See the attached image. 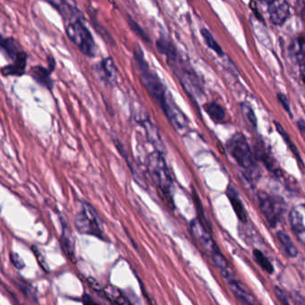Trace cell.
Masks as SVG:
<instances>
[{"label":"cell","instance_id":"obj_2","mask_svg":"<svg viewBox=\"0 0 305 305\" xmlns=\"http://www.w3.org/2000/svg\"><path fill=\"white\" fill-rule=\"evenodd\" d=\"M156 47L158 52L166 57V63L180 81L187 94L192 98L201 97L204 89L200 80L191 65L182 57L173 42L166 36H161L156 42Z\"/></svg>","mask_w":305,"mask_h":305},{"label":"cell","instance_id":"obj_8","mask_svg":"<svg viewBox=\"0 0 305 305\" xmlns=\"http://www.w3.org/2000/svg\"><path fill=\"white\" fill-rule=\"evenodd\" d=\"M0 48L8 60L11 62V65L19 70H26L28 55L15 39L13 37H2Z\"/></svg>","mask_w":305,"mask_h":305},{"label":"cell","instance_id":"obj_19","mask_svg":"<svg viewBox=\"0 0 305 305\" xmlns=\"http://www.w3.org/2000/svg\"><path fill=\"white\" fill-rule=\"evenodd\" d=\"M62 246L64 252L72 260H76V246L75 238L69 229L67 225L63 224V233H62Z\"/></svg>","mask_w":305,"mask_h":305},{"label":"cell","instance_id":"obj_14","mask_svg":"<svg viewBox=\"0 0 305 305\" xmlns=\"http://www.w3.org/2000/svg\"><path fill=\"white\" fill-rule=\"evenodd\" d=\"M226 194L229 200L230 204L232 205V208L234 210V213L238 216V219L242 223H247L248 221V214L246 212L244 204L241 200V197L239 195L236 188L234 185H229L226 188Z\"/></svg>","mask_w":305,"mask_h":305},{"label":"cell","instance_id":"obj_32","mask_svg":"<svg viewBox=\"0 0 305 305\" xmlns=\"http://www.w3.org/2000/svg\"><path fill=\"white\" fill-rule=\"evenodd\" d=\"M88 281H89V284L91 285V287H92L93 289H95L96 291H102L100 290V286L98 285V283L94 279H91V278H90V279H88ZM102 292H103V291H102Z\"/></svg>","mask_w":305,"mask_h":305},{"label":"cell","instance_id":"obj_30","mask_svg":"<svg viewBox=\"0 0 305 305\" xmlns=\"http://www.w3.org/2000/svg\"><path fill=\"white\" fill-rule=\"evenodd\" d=\"M278 98H279V101L280 102V104L283 106V108L285 109L286 112L288 114H290V116H292L289 100L287 99L286 96L283 94V93H279V94H278Z\"/></svg>","mask_w":305,"mask_h":305},{"label":"cell","instance_id":"obj_6","mask_svg":"<svg viewBox=\"0 0 305 305\" xmlns=\"http://www.w3.org/2000/svg\"><path fill=\"white\" fill-rule=\"evenodd\" d=\"M75 224L76 229L81 234L102 238L103 233L99 216L89 202L83 201L82 210L76 215Z\"/></svg>","mask_w":305,"mask_h":305},{"label":"cell","instance_id":"obj_25","mask_svg":"<svg viewBox=\"0 0 305 305\" xmlns=\"http://www.w3.org/2000/svg\"><path fill=\"white\" fill-rule=\"evenodd\" d=\"M242 113L244 114L245 118L248 120L249 123L252 124V126L256 128L257 117L253 112V109L247 104V103H241Z\"/></svg>","mask_w":305,"mask_h":305},{"label":"cell","instance_id":"obj_18","mask_svg":"<svg viewBox=\"0 0 305 305\" xmlns=\"http://www.w3.org/2000/svg\"><path fill=\"white\" fill-rule=\"evenodd\" d=\"M291 228L296 236L300 238L305 234L304 217L298 208H294L289 214Z\"/></svg>","mask_w":305,"mask_h":305},{"label":"cell","instance_id":"obj_15","mask_svg":"<svg viewBox=\"0 0 305 305\" xmlns=\"http://www.w3.org/2000/svg\"><path fill=\"white\" fill-rule=\"evenodd\" d=\"M254 155L257 159H260L261 162L263 163L264 166L267 167V170H269L272 173L276 175L277 177H280L282 174L280 171L279 166L275 161V159L272 158V155L269 152H267L266 148L262 143H256L255 148H254Z\"/></svg>","mask_w":305,"mask_h":305},{"label":"cell","instance_id":"obj_31","mask_svg":"<svg viewBox=\"0 0 305 305\" xmlns=\"http://www.w3.org/2000/svg\"><path fill=\"white\" fill-rule=\"evenodd\" d=\"M82 301L83 305H99L98 302L95 301L94 299L91 297L90 294H84L82 297Z\"/></svg>","mask_w":305,"mask_h":305},{"label":"cell","instance_id":"obj_23","mask_svg":"<svg viewBox=\"0 0 305 305\" xmlns=\"http://www.w3.org/2000/svg\"><path fill=\"white\" fill-rule=\"evenodd\" d=\"M253 258L256 261L257 264L260 266L264 272L267 274H273L275 272V268L270 260L267 259V257L259 249H254L253 252Z\"/></svg>","mask_w":305,"mask_h":305},{"label":"cell","instance_id":"obj_24","mask_svg":"<svg viewBox=\"0 0 305 305\" xmlns=\"http://www.w3.org/2000/svg\"><path fill=\"white\" fill-rule=\"evenodd\" d=\"M200 33L202 35L204 41H205L206 44H207L208 47H209L210 49H212L213 51H215V52L217 53L219 56H223V55H224L222 48L219 46V43L215 40L213 35L211 34L210 30L206 29V28H202V29L200 30Z\"/></svg>","mask_w":305,"mask_h":305},{"label":"cell","instance_id":"obj_33","mask_svg":"<svg viewBox=\"0 0 305 305\" xmlns=\"http://www.w3.org/2000/svg\"><path fill=\"white\" fill-rule=\"evenodd\" d=\"M297 126L299 130H300V132H301V134H302V136L305 138V121H298Z\"/></svg>","mask_w":305,"mask_h":305},{"label":"cell","instance_id":"obj_29","mask_svg":"<svg viewBox=\"0 0 305 305\" xmlns=\"http://www.w3.org/2000/svg\"><path fill=\"white\" fill-rule=\"evenodd\" d=\"M10 260H11L12 263L15 266L18 270L23 269L25 267V263L23 261V259L15 253H10Z\"/></svg>","mask_w":305,"mask_h":305},{"label":"cell","instance_id":"obj_21","mask_svg":"<svg viewBox=\"0 0 305 305\" xmlns=\"http://www.w3.org/2000/svg\"><path fill=\"white\" fill-rule=\"evenodd\" d=\"M204 110L216 123H221L225 120L226 112L221 106L216 102H209L204 105Z\"/></svg>","mask_w":305,"mask_h":305},{"label":"cell","instance_id":"obj_5","mask_svg":"<svg viewBox=\"0 0 305 305\" xmlns=\"http://www.w3.org/2000/svg\"><path fill=\"white\" fill-rule=\"evenodd\" d=\"M84 16L80 15L64 23L65 33L68 39L79 49L84 56L94 57L96 56V44L91 30L84 22Z\"/></svg>","mask_w":305,"mask_h":305},{"label":"cell","instance_id":"obj_3","mask_svg":"<svg viewBox=\"0 0 305 305\" xmlns=\"http://www.w3.org/2000/svg\"><path fill=\"white\" fill-rule=\"evenodd\" d=\"M147 170L151 181L154 184L158 193L167 206L174 208L173 179L166 164L164 154L158 151H152L148 156Z\"/></svg>","mask_w":305,"mask_h":305},{"label":"cell","instance_id":"obj_1","mask_svg":"<svg viewBox=\"0 0 305 305\" xmlns=\"http://www.w3.org/2000/svg\"><path fill=\"white\" fill-rule=\"evenodd\" d=\"M133 56L144 86L160 107L163 113L165 114L167 120L170 121V124L178 132L188 128L189 121L187 117H185V114L174 101L173 97L161 79L150 67L140 48L134 49Z\"/></svg>","mask_w":305,"mask_h":305},{"label":"cell","instance_id":"obj_16","mask_svg":"<svg viewBox=\"0 0 305 305\" xmlns=\"http://www.w3.org/2000/svg\"><path fill=\"white\" fill-rule=\"evenodd\" d=\"M52 72L49 67H44L42 65H36L30 68V76L33 78L36 83L45 87L49 91H52L54 83L51 79Z\"/></svg>","mask_w":305,"mask_h":305},{"label":"cell","instance_id":"obj_20","mask_svg":"<svg viewBox=\"0 0 305 305\" xmlns=\"http://www.w3.org/2000/svg\"><path fill=\"white\" fill-rule=\"evenodd\" d=\"M277 238L278 241L282 247V250L284 253H286V256L289 258H296L298 256V249L294 242L292 241L290 236L288 234L283 232V231H279L277 233Z\"/></svg>","mask_w":305,"mask_h":305},{"label":"cell","instance_id":"obj_26","mask_svg":"<svg viewBox=\"0 0 305 305\" xmlns=\"http://www.w3.org/2000/svg\"><path fill=\"white\" fill-rule=\"evenodd\" d=\"M128 24L130 25V27L132 28V30L135 32L136 35H138L140 38L143 40L144 42H151V40L149 38V36H148L147 33L143 30V28L140 26L139 24L137 22H135L134 20L132 19L131 16H129L128 15Z\"/></svg>","mask_w":305,"mask_h":305},{"label":"cell","instance_id":"obj_9","mask_svg":"<svg viewBox=\"0 0 305 305\" xmlns=\"http://www.w3.org/2000/svg\"><path fill=\"white\" fill-rule=\"evenodd\" d=\"M221 276L226 281L227 286H229L231 292L234 294L235 298L241 302L242 304L260 305V302L257 301L255 296L249 291L248 288L238 279H235L232 269L224 272Z\"/></svg>","mask_w":305,"mask_h":305},{"label":"cell","instance_id":"obj_17","mask_svg":"<svg viewBox=\"0 0 305 305\" xmlns=\"http://www.w3.org/2000/svg\"><path fill=\"white\" fill-rule=\"evenodd\" d=\"M103 293L114 305H132L128 298L117 286L108 285L103 288Z\"/></svg>","mask_w":305,"mask_h":305},{"label":"cell","instance_id":"obj_7","mask_svg":"<svg viewBox=\"0 0 305 305\" xmlns=\"http://www.w3.org/2000/svg\"><path fill=\"white\" fill-rule=\"evenodd\" d=\"M258 202L260 211L272 228L278 226L283 211V200L267 194V192L258 193Z\"/></svg>","mask_w":305,"mask_h":305},{"label":"cell","instance_id":"obj_22","mask_svg":"<svg viewBox=\"0 0 305 305\" xmlns=\"http://www.w3.org/2000/svg\"><path fill=\"white\" fill-rule=\"evenodd\" d=\"M275 126L277 130H278V132H279V134L281 135L283 140H284L285 143H286L287 147L290 149L292 153L294 155V157L297 159L298 163H299V166L302 167V166H303V162H302V160H301V156H300V153H299V151H298L297 148L294 145V143H293V141L291 139L290 136L288 135V133L286 132V130L284 129V127H283L281 124H279V122H275Z\"/></svg>","mask_w":305,"mask_h":305},{"label":"cell","instance_id":"obj_12","mask_svg":"<svg viewBox=\"0 0 305 305\" xmlns=\"http://www.w3.org/2000/svg\"><path fill=\"white\" fill-rule=\"evenodd\" d=\"M134 117H135L136 122L144 129L146 137L149 140V142L152 144V146L155 148V151L161 152L164 154L166 148L164 146L162 138L159 134L157 127L151 122L148 114L143 113V115H139L138 112H136Z\"/></svg>","mask_w":305,"mask_h":305},{"label":"cell","instance_id":"obj_27","mask_svg":"<svg viewBox=\"0 0 305 305\" xmlns=\"http://www.w3.org/2000/svg\"><path fill=\"white\" fill-rule=\"evenodd\" d=\"M32 250H33L35 257H36V259L38 260L39 264H40V266L42 267V269H43L44 272H49V265H48L47 261H46L45 257L43 256V254L40 252V250H39L36 246H33Z\"/></svg>","mask_w":305,"mask_h":305},{"label":"cell","instance_id":"obj_10","mask_svg":"<svg viewBox=\"0 0 305 305\" xmlns=\"http://www.w3.org/2000/svg\"><path fill=\"white\" fill-rule=\"evenodd\" d=\"M190 229L193 238L195 239L200 247L204 249V252L207 253L208 255L211 257V255L219 249L218 245L215 244V242L211 238V232H210L211 230L209 229L198 218L192 220L190 225Z\"/></svg>","mask_w":305,"mask_h":305},{"label":"cell","instance_id":"obj_28","mask_svg":"<svg viewBox=\"0 0 305 305\" xmlns=\"http://www.w3.org/2000/svg\"><path fill=\"white\" fill-rule=\"evenodd\" d=\"M274 292H275L276 296L279 299L281 305H292L290 301H289V299L287 297V295H286L282 288H280L279 286H275Z\"/></svg>","mask_w":305,"mask_h":305},{"label":"cell","instance_id":"obj_11","mask_svg":"<svg viewBox=\"0 0 305 305\" xmlns=\"http://www.w3.org/2000/svg\"><path fill=\"white\" fill-rule=\"evenodd\" d=\"M95 75L106 85L115 86L118 79V71L112 57H105L93 65Z\"/></svg>","mask_w":305,"mask_h":305},{"label":"cell","instance_id":"obj_4","mask_svg":"<svg viewBox=\"0 0 305 305\" xmlns=\"http://www.w3.org/2000/svg\"><path fill=\"white\" fill-rule=\"evenodd\" d=\"M226 149L233 156L238 165L244 170V174L249 181L255 182L260 177V170L257 163V158L252 149L240 132L234 133L226 143Z\"/></svg>","mask_w":305,"mask_h":305},{"label":"cell","instance_id":"obj_13","mask_svg":"<svg viewBox=\"0 0 305 305\" xmlns=\"http://www.w3.org/2000/svg\"><path fill=\"white\" fill-rule=\"evenodd\" d=\"M267 5V12L272 23L276 25H282L290 15L289 5L284 0H275L265 2Z\"/></svg>","mask_w":305,"mask_h":305}]
</instances>
